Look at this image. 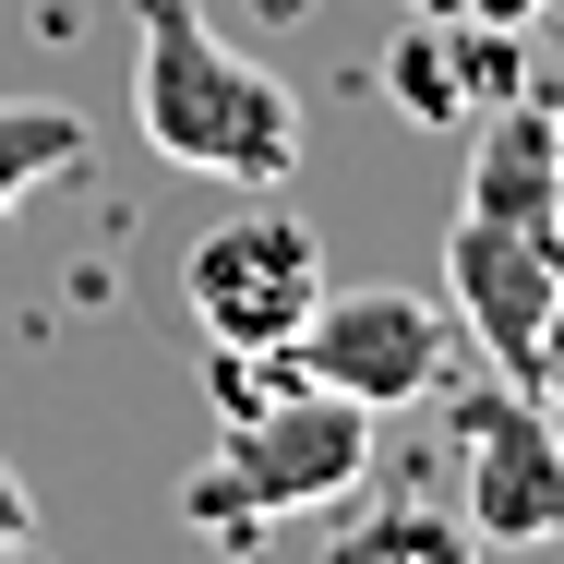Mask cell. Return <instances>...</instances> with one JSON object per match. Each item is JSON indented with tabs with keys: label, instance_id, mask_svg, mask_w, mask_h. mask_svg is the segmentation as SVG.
<instances>
[{
	"label": "cell",
	"instance_id": "5b68a950",
	"mask_svg": "<svg viewBox=\"0 0 564 564\" xmlns=\"http://www.w3.org/2000/svg\"><path fill=\"white\" fill-rule=\"evenodd\" d=\"M289 360L384 421V409H421L456 372V313L421 301V289H337V276H325V301H313V325L289 337Z\"/></svg>",
	"mask_w": 564,
	"mask_h": 564
},
{
	"label": "cell",
	"instance_id": "52a82bcc",
	"mask_svg": "<svg viewBox=\"0 0 564 564\" xmlns=\"http://www.w3.org/2000/svg\"><path fill=\"white\" fill-rule=\"evenodd\" d=\"M85 156V120L73 109H36V97H0V217L36 193V181H61Z\"/></svg>",
	"mask_w": 564,
	"mask_h": 564
},
{
	"label": "cell",
	"instance_id": "9c48e42d",
	"mask_svg": "<svg viewBox=\"0 0 564 564\" xmlns=\"http://www.w3.org/2000/svg\"><path fill=\"white\" fill-rule=\"evenodd\" d=\"M24 541H36V492H24L12 456H0V553H24Z\"/></svg>",
	"mask_w": 564,
	"mask_h": 564
},
{
	"label": "cell",
	"instance_id": "8992f818",
	"mask_svg": "<svg viewBox=\"0 0 564 564\" xmlns=\"http://www.w3.org/2000/svg\"><path fill=\"white\" fill-rule=\"evenodd\" d=\"M468 541H492V553H529V541H564V433L529 409V384H492V397H468Z\"/></svg>",
	"mask_w": 564,
	"mask_h": 564
},
{
	"label": "cell",
	"instance_id": "6da1fadb",
	"mask_svg": "<svg viewBox=\"0 0 564 564\" xmlns=\"http://www.w3.org/2000/svg\"><path fill=\"white\" fill-rule=\"evenodd\" d=\"M445 289H456V325L505 360V384H541L553 313H564V181H553V120L541 109L492 120L480 181L445 228Z\"/></svg>",
	"mask_w": 564,
	"mask_h": 564
},
{
	"label": "cell",
	"instance_id": "ba28073f",
	"mask_svg": "<svg viewBox=\"0 0 564 564\" xmlns=\"http://www.w3.org/2000/svg\"><path fill=\"white\" fill-rule=\"evenodd\" d=\"M337 553L348 564H372V553H468V517H433V505H384V517H348L337 529Z\"/></svg>",
	"mask_w": 564,
	"mask_h": 564
},
{
	"label": "cell",
	"instance_id": "7a4b0ae2",
	"mask_svg": "<svg viewBox=\"0 0 564 564\" xmlns=\"http://www.w3.org/2000/svg\"><path fill=\"white\" fill-rule=\"evenodd\" d=\"M132 120L169 169H205V181H240V193H276L301 169V97L264 61H240L193 0H144Z\"/></svg>",
	"mask_w": 564,
	"mask_h": 564
},
{
	"label": "cell",
	"instance_id": "3957f363",
	"mask_svg": "<svg viewBox=\"0 0 564 564\" xmlns=\"http://www.w3.org/2000/svg\"><path fill=\"white\" fill-rule=\"evenodd\" d=\"M372 480V409L289 372L276 397L228 409L217 468L193 480V517L205 529H276V517H337L348 492Z\"/></svg>",
	"mask_w": 564,
	"mask_h": 564
},
{
	"label": "cell",
	"instance_id": "277c9868",
	"mask_svg": "<svg viewBox=\"0 0 564 564\" xmlns=\"http://www.w3.org/2000/svg\"><path fill=\"white\" fill-rule=\"evenodd\" d=\"M181 301H193V325L217 348H289L313 325V301H325V240L264 193V205L217 217L181 252Z\"/></svg>",
	"mask_w": 564,
	"mask_h": 564
}]
</instances>
